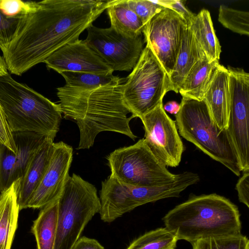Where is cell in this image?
I'll return each mask as SVG.
<instances>
[{
	"mask_svg": "<svg viewBox=\"0 0 249 249\" xmlns=\"http://www.w3.org/2000/svg\"><path fill=\"white\" fill-rule=\"evenodd\" d=\"M107 0H44L20 20L9 44L2 50L8 71L20 75L44 62L81 34L107 9Z\"/></svg>",
	"mask_w": 249,
	"mask_h": 249,
	"instance_id": "cell-1",
	"label": "cell"
},
{
	"mask_svg": "<svg viewBox=\"0 0 249 249\" xmlns=\"http://www.w3.org/2000/svg\"><path fill=\"white\" fill-rule=\"evenodd\" d=\"M123 82L85 89L65 85L57 89L59 105L66 119L74 121L79 130L77 150L89 149L97 135L112 131L137 138L130 127L131 111L123 96Z\"/></svg>",
	"mask_w": 249,
	"mask_h": 249,
	"instance_id": "cell-2",
	"label": "cell"
},
{
	"mask_svg": "<svg viewBox=\"0 0 249 249\" xmlns=\"http://www.w3.org/2000/svg\"><path fill=\"white\" fill-rule=\"evenodd\" d=\"M165 227L178 240L190 243L212 237L241 234L238 207L216 194L194 196L162 218Z\"/></svg>",
	"mask_w": 249,
	"mask_h": 249,
	"instance_id": "cell-3",
	"label": "cell"
},
{
	"mask_svg": "<svg viewBox=\"0 0 249 249\" xmlns=\"http://www.w3.org/2000/svg\"><path fill=\"white\" fill-rule=\"evenodd\" d=\"M0 105L12 132H35L54 140L62 112L56 104L8 73L0 76Z\"/></svg>",
	"mask_w": 249,
	"mask_h": 249,
	"instance_id": "cell-4",
	"label": "cell"
},
{
	"mask_svg": "<svg viewBox=\"0 0 249 249\" xmlns=\"http://www.w3.org/2000/svg\"><path fill=\"white\" fill-rule=\"evenodd\" d=\"M179 106L175 123L180 135L239 176L242 171L230 135L213 122L205 101L182 97Z\"/></svg>",
	"mask_w": 249,
	"mask_h": 249,
	"instance_id": "cell-5",
	"label": "cell"
},
{
	"mask_svg": "<svg viewBox=\"0 0 249 249\" xmlns=\"http://www.w3.org/2000/svg\"><path fill=\"white\" fill-rule=\"evenodd\" d=\"M199 181L198 174L184 172L177 174L174 181L169 184L140 187L123 183L110 175L102 182L99 197L101 219L111 223L137 207L162 199L179 197L181 192Z\"/></svg>",
	"mask_w": 249,
	"mask_h": 249,
	"instance_id": "cell-6",
	"label": "cell"
},
{
	"mask_svg": "<svg viewBox=\"0 0 249 249\" xmlns=\"http://www.w3.org/2000/svg\"><path fill=\"white\" fill-rule=\"evenodd\" d=\"M58 216L54 249H72L85 227L101 209L96 187L73 173L58 199Z\"/></svg>",
	"mask_w": 249,
	"mask_h": 249,
	"instance_id": "cell-7",
	"label": "cell"
},
{
	"mask_svg": "<svg viewBox=\"0 0 249 249\" xmlns=\"http://www.w3.org/2000/svg\"><path fill=\"white\" fill-rule=\"evenodd\" d=\"M173 91L170 78L151 49L146 45L123 86L124 101L134 118L140 119Z\"/></svg>",
	"mask_w": 249,
	"mask_h": 249,
	"instance_id": "cell-8",
	"label": "cell"
},
{
	"mask_svg": "<svg viewBox=\"0 0 249 249\" xmlns=\"http://www.w3.org/2000/svg\"><path fill=\"white\" fill-rule=\"evenodd\" d=\"M107 160L110 175L130 185H165L174 181L177 176L153 154L144 138L133 145L115 150Z\"/></svg>",
	"mask_w": 249,
	"mask_h": 249,
	"instance_id": "cell-9",
	"label": "cell"
},
{
	"mask_svg": "<svg viewBox=\"0 0 249 249\" xmlns=\"http://www.w3.org/2000/svg\"><path fill=\"white\" fill-rule=\"evenodd\" d=\"M229 113L227 130L242 171L249 170V74L228 66Z\"/></svg>",
	"mask_w": 249,
	"mask_h": 249,
	"instance_id": "cell-10",
	"label": "cell"
},
{
	"mask_svg": "<svg viewBox=\"0 0 249 249\" xmlns=\"http://www.w3.org/2000/svg\"><path fill=\"white\" fill-rule=\"evenodd\" d=\"M84 40L90 48L114 71H130L135 67L143 50L142 35L129 36L112 27L90 25Z\"/></svg>",
	"mask_w": 249,
	"mask_h": 249,
	"instance_id": "cell-11",
	"label": "cell"
},
{
	"mask_svg": "<svg viewBox=\"0 0 249 249\" xmlns=\"http://www.w3.org/2000/svg\"><path fill=\"white\" fill-rule=\"evenodd\" d=\"M187 24L177 13L165 8L144 26V41L170 76L176 64Z\"/></svg>",
	"mask_w": 249,
	"mask_h": 249,
	"instance_id": "cell-12",
	"label": "cell"
},
{
	"mask_svg": "<svg viewBox=\"0 0 249 249\" xmlns=\"http://www.w3.org/2000/svg\"><path fill=\"white\" fill-rule=\"evenodd\" d=\"M162 102L141 119L144 139L153 154L165 166H178L184 151L175 121L166 113Z\"/></svg>",
	"mask_w": 249,
	"mask_h": 249,
	"instance_id": "cell-13",
	"label": "cell"
},
{
	"mask_svg": "<svg viewBox=\"0 0 249 249\" xmlns=\"http://www.w3.org/2000/svg\"><path fill=\"white\" fill-rule=\"evenodd\" d=\"M72 151V147L63 142L53 143L49 163L27 208L42 209L58 199L69 176Z\"/></svg>",
	"mask_w": 249,
	"mask_h": 249,
	"instance_id": "cell-14",
	"label": "cell"
},
{
	"mask_svg": "<svg viewBox=\"0 0 249 249\" xmlns=\"http://www.w3.org/2000/svg\"><path fill=\"white\" fill-rule=\"evenodd\" d=\"M44 63L48 69L58 73L68 71L107 74L113 72L84 40L79 39L61 47Z\"/></svg>",
	"mask_w": 249,
	"mask_h": 249,
	"instance_id": "cell-15",
	"label": "cell"
},
{
	"mask_svg": "<svg viewBox=\"0 0 249 249\" xmlns=\"http://www.w3.org/2000/svg\"><path fill=\"white\" fill-rule=\"evenodd\" d=\"M229 72L219 65L204 94L203 99L213 122L220 129H227L229 113Z\"/></svg>",
	"mask_w": 249,
	"mask_h": 249,
	"instance_id": "cell-16",
	"label": "cell"
},
{
	"mask_svg": "<svg viewBox=\"0 0 249 249\" xmlns=\"http://www.w3.org/2000/svg\"><path fill=\"white\" fill-rule=\"evenodd\" d=\"M53 140L46 138L30 161L23 176L19 179L17 202L19 211L27 208L28 203L40 182L49 163Z\"/></svg>",
	"mask_w": 249,
	"mask_h": 249,
	"instance_id": "cell-17",
	"label": "cell"
},
{
	"mask_svg": "<svg viewBox=\"0 0 249 249\" xmlns=\"http://www.w3.org/2000/svg\"><path fill=\"white\" fill-rule=\"evenodd\" d=\"M19 179L0 195V249H11L17 228L19 209L17 192Z\"/></svg>",
	"mask_w": 249,
	"mask_h": 249,
	"instance_id": "cell-18",
	"label": "cell"
},
{
	"mask_svg": "<svg viewBox=\"0 0 249 249\" xmlns=\"http://www.w3.org/2000/svg\"><path fill=\"white\" fill-rule=\"evenodd\" d=\"M189 25L199 47L210 62L219 60L221 47L213 28L209 11L202 9L190 20Z\"/></svg>",
	"mask_w": 249,
	"mask_h": 249,
	"instance_id": "cell-19",
	"label": "cell"
},
{
	"mask_svg": "<svg viewBox=\"0 0 249 249\" xmlns=\"http://www.w3.org/2000/svg\"><path fill=\"white\" fill-rule=\"evenodd\" d=\"M204 55H205L196 44L195 37L187 24L182 37L175 65L169 76L174 91L178 92L191 68Z\"/></svg>",
	"mask_w": 249,
	"mask_h": 249,
	"instance_id": "cell-20",
	"label": "cell"
},
{
	"mask_svg": "<svg viewBox=\"0 0 249 249\" xmlns=\"http://www.w3.org/2000/svg\"><path fill=\"white\" fill-rule=\"evenodd\" d=\"M220 65L218 60L210 62L205 55L193 66L178 92L182 97L203 100L204 94Z\"/></svg>",
	"mask_w": 249,
	"mask_h": 249,
	"instance_id": "cell-21",
	"label": "cell"
},
{
	"mask_svg": "<svg viewBox=\"0 0 249 249\" xmlns=\"http://www.w3.org/2000/svg\"><path fill=\"white\" fill-rule=\"evenodd\" d=\"M36 1L0 0V48L2 51L11 42L20 19L32 11Z\"/></svg>",
	"mask_w": 249,
	"mask_h": 249,
	"instance_id": "cell-22",
	"label": "cell"
},
{
	"mask_svg": "<svg viewBox=\"0 0 249 249\" xmlns=\"http://www.w3.org/2000/svg\"><path fill=\"white\" fill-rule=\"evenodd\" d=\"M58 216V200L41 209L31 228L37 249H54Z\"/></svg>",
	"mask_w": 249,
	"mask_h": 249,
	"instance_id": "cell-23",
	"label": "cell"
},
{
	"mask_svg": "<svg viewBox=\"0 0 249 249\" xmlns=\"http://www.w3.org/2000/svg\"><path fill=\"white\" fill-rule=\"evenodd\" d=\"M111 27L129 36L142 35L144 25L129 7L127 0H110L107 9Z\"/></svg>",
	"mask_w": 249,
	"mask_h": 249,
	"instance_id": "cell-24",
	"label": "cell"
},
{
	"mask_svg": "<svg viewBox=\"0 0 249 249\" xmlns=\"http://www.w3.org/2000/svg\"><path fill=\"white\" fill-rule=\"evenodd\" d=\"M13 136L17 148L16 181L22 177L32 158L46 137L29 131L13 132Z\"/></svg>",
	"mask_w": 249,
	"mask_h": 249,
	"instance_id": "cell-25",
	"label": "cell"
},
{
	"mask_svg": "<svg viewBox=\"0 0 249 249\" xmlns=\"http://www.w3.org/2000/svg\"><path fill=\"white\" fill-rule=\"evenodd\" d=\"M60 73L69 87L91 89L100 86L123 82L124 79L112 73L99 74L91 72L63 71Z\"/></svg>",
	"mask_w": 249,
	"mask_h": 249,
	"instance_id": "cell-26",
	"label": "cell"
},
{
	"mask_svg": "<svg viewBox=\"0 0 249 249\" xmlns=\"http://www.w3.org/2000/svg\"><path fill=\"white\" fill-rule=\"evenodd\" d=\"M178 238L165 227L145 232L134 240L126 249H175Z\"/></svg>",
	"mask_w": 249,
	"mask_h": 249,
	"instance_id": "cell-27",
	"label": "cell"
},
{
	"mask_svg": "<svg viewBox=\"0 0 249 249\" xmlns=\"http://www.w3.org/2000/svg\"><path fill=\"white\" fill-rule=\"evenodd\" d=\"M193 249H249V240L242 234L201 239L191 243Z\"/></svg>",
	"mask_w": 249,
	"mask_h": 249,
	"instance_id": "cell-28",
	"label": "cell"
},
{
	"mask_svg": "<svg viewBox=\"0 0 249 249\" xmlns=\"http://www.w3.org/2000/svg\"><path fill=\"white\" fill-rule=\"evenodd\" d=\"M218 21L230 30L240 35H249V13L221 5Z\"/></svg>",
	"mask_w": 249,
	"mask_h": 249,
	"instance_id": "cell-29",
	"label": "cell"
},
{
	"mask_svg": "<svg viewBox=\"0 0 249 249\" xmlns=\"http://www.w3.org/2000/svg\"><path fill=\"white\" fill-rule=\"evenodd\" d=\"M16 154L0 144V190L7 189L15 180Z\"/></svg>",
	"mask_w": 249,
	"mask_h": 249,
	"instance_id": "cell-30",
	"label": "cell"
},
{
	"mask_svg": "<svg viewBox=\"0 0 249 249\" xmlns=\"http://www.w3.org/2000/svg\"><path fill=\"white\" fill-rule=\"evenodd\" d=\"M130 9L141 19L143 24H146L156 14L165 7L152 0H127Z\"/></svg>",
	"mask_w": 249,
	"mask_h": 249,
	"instance_id": "cell-31",
	"label": "cell"
},
{
	"mask_svg": "<svg viewBox=\"0 0 249 249\" xmlns=\"http://www.w3.org/2000/svg\"><path fill=\"white\" fill-rule=\"evenodd\" d=\"M0 144L3 145L14 153L17 148L13 139V133L9 127L5 115L0 105Z\"/></svg>",
	"mask_w": 249,
	"mask_h": 249,
	"instance_id": "cell-32",
	"label": "cell"
},
{
	"mask_svg": "<svg viewBox=\"0 0 249 249\" xmlns=\"http://www.w3.org/2000/svg\"><path fill=\"white\" fill-rule=\"evenodd\" d=\"M153 1L176 12L185 20L187 24L191 18L195 15L186 7L182 0H160Z\"/></svg>",
	"mask_w": 249,
	"mask_h": 249,
	"instance_id": "cell-33",
	"label": "cell"
},
{
	"mask_svg": "<svg viewBox=\"0 0 249 249\" xmlns=\"http://www.w3.org/2000/svg\"><path fill=\"white\" fill-rule=\"evenodd\" d=\"M236 190L237 191L239 200L249 207V170L243 171V174L238 179Z\"/></svg>",
	"mask_w": 249,
	"mask_h": 249,
	"instance_id": "cell-34",
	"label": "cell"
},
{
	"mask_svg": "<svg viewBox=\"0 0 249 249\" xmlns=\"http://www.w3.org/2000/svg\"><path fill=\"white\" fill-rule=\"evenodd\" d=\"M72 249H105L96 239L86 236L80 237L73 245Z\"/></svg>",
	"mask_w": 249,
	"mask_h": 249,
	"instance_id": "cell-35",
	"label": "cell"
},
{
	"mask_svg": "<svg viewBox=\"0 0 249 249\" xmlns=\"http://www.w3.org/2000/svg\"><path fill=\"white\" fill-rule=\"evenodd\" d=\"M163 107L165 111L175 115L178 113L180 107L179 104L175 101L168 102Z\"/></svg>",
	"mask_w": 249,
	"mask_h": 249,
	"instance_id": "cell-36",
	"label": "cell"
},
{
	"mask_svg": "<svg viewBox=\"0 0 249 249\" xmlns=\"http://www.w3.org/2000/svg\"><path fill=\"white\" fill-rule=\"evenodd\" d=\"M8 73L7 66L2 56L0 55V76Z\"/></svg>",
	"mask_w": 249,
	"mask_h": 249,
	"instance_id": "cell-37",
	"label": "cell"
},
{
	"mask_svg": "<svg viewBox=\"0 0 249 249\" xmlns=\"http://www.w3.org/2000/svg\"><path fill=\"white\" fill-rule=\"evenodd\" d=\"M1 192L0 191V194H1Z\"/></svg>",
	"mask_w": 249,
	"mask_h": 249,
	"instance_id": "cell-38",
	"label": "cell"
}]
</instances>
